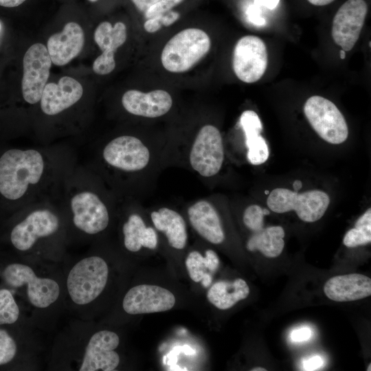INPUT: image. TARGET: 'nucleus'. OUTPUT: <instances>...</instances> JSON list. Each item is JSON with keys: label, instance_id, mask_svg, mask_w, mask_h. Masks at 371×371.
Here are the masks:
<instances>
[{"label": "nucleus", "instance_id": "obj_1", "mask_svg": "<svg viewBox=\"0 0 371 371\" xmlns=\"http://www.w3.org/2000/svg\"><path fill=\"white\" fill-rule=\"evenodd\" d=\"M78 162L74 148L66 144H0V224L29 205L57 202L65 177Z\"/></svg>", "mask_w": 371, "mask_h": 371}, {"label": "nucleus", "instance_id": "obj_2", "mask_svg": "<svg viewBox=\"0 0 371 371\" xmlns=\"http://www.w3.org/2000/svg\"><path fill=\"white\" fill-rule=\"evenodd\" d=\"M120 202L98 175L78 162L65 177L57 201L66 222L69 245L87 244L102 235Z\"/></svg>", "mask_w": 371, "mask_h": 371}, {"label": "nucleus", "instance_id": "obj_3", "mask_svg": "<svg viewBox=\"0 0 371 371\" xmlns=\"http://www.w3.org/2000/svg\"><path fill=\"white\" fill-rule=\"evenodd\" d=\"M69 246L65 217L55 201L29 205L0 224V249L17 257L60 264Z\"/></svg>", "mask_w": 371, "mask_h": 371}, {"label": "nucleus", "instance_id": "obj_4", "mask_svg": "<svg viewBox=\"0 0 371 371\" xmlns=\"http://www.w3.org/2000/svg\"><path fill=\"white\" fill-rule=\"evenodd\" d=\"M0 286L14 293L36 328L52 326L65 308L63 273L58 264L32 261L0 249Z\"/></svg>", "mask_w": 371, "mask_h": 371}, {"label": "nucleus", "instance_id": "obj_5", "mask_svg": "<svg viewBox=\"0 0 371 371\" xmlns=\"http://www.w3.org/2000/svg\"><path fill=\"white\" fill-rule=\"evenodd\" d=\"M155 153L142 138L122 133L94 146L85 162L120 199L131 198L139 178L153 164Z\"/></svg>", "mask_w": 371, "mask_h": 371}, {"label": "nucleus", "instance_id": "obj_6", "mask_svg": "<svg viewBox=\"0 0 371 371\" xmlns=\"http://www.w3.org/2000/svg\"><path fill=\"white\" fill-rule=\"evenodd\" d=\"M120 343L114 331L89 332L87 322L77 319L58 335L52 350L51 364L59 370L113 371L120 363L116 351Z\"/></svg>", "mask_w": 371, "mask_h": 371}, {"label": "nucleus", "instance_id": "obj_7", "mask_svg": "<svg viewBox=\"0 0 371 371\" xmlns=\"http://www.w3.org/2000/svg\"><path fill=\"white\" fill-rule=\"evenodd\" d=\"M62 268L65 308L76 319L89 321L94 304L103 295L109 283L110 269L106 259L93 251L69 259Z\"/></svg>", "mask_w": 371, "mask_h": 371}, {"label": "nucleus", "instance_id": "obj_8", "mask_svg": "<svg viewBox=\"0 0 371 371\" xmlns=\"http://www.w3.org/2000/svg\"><path fill=\"white\" fill-rule=\"evenodd\" d=\"M211 40L203 30L184 29L175 34L165 45L161 54L162 66L172 73L190 70L209 52Z\"/></svg>", "mask_w": 371, "mask_h": 371}, {"label": "nucleus", "instance_id": "obj_9", "mask_svg": "<svg viewBox=\"0 0 371 371\" xmlns=\"http://www.w3.org/2000/svg\"><path fill=\"white\" fill-rule=\"evenodd\" d=\"M31 325L0 326V368H36L41 349Z\"/></svg>", "mask_w": 371, "mask_h": 371}, {"label": "nucleus", "instance_id": "obj_10", "mask_svg": "<svg viewBox=\"0 0 371 371\" xmlns=\"http://www.w3.org/2000/svg\"><path fill=\"white\" fill-rule=\"evenodd\" d=\"M224 146L219 129L212 124L203 125L188 146L187 163L202 178L217 175L224 161Z\"/></svg>", "mask_w": 371, "mask_h": 371}, {"label": "nucleus", "instance_id": "obj_11", "mask_svg": "<svg viewBox=\"0 0 371 371\" xmlns=\"http://www.w3.org/2000/svg\"><path fill=\"white\" fill-rule=\"evenodd\" d=\"M267 203L268 207L274 212L295 210L302 221L313 223L324 216L330 203V198L321 190L299 194L286 188H276L269 194Z\"/></svg>", "mask_w": 371, "mask_h": 371}, {"label": "nucleus", "instance_id": "obj_12", "mask_svg": "<svg viewBox=\"0 0 371 371\" xmlns=\"http://www.w3.org/2000/svg\"><path fill=\"white\" fill-rule=\"evenodd\" d=\"M304 113L312 128L326 142L339 144L347 139L346 120L329 100L319 95L310 97L304 104Z\"/></svg>", "mask_w": 371, "mask_h": 371}, {"label": "nucleus", "instance_id": "obj_13", "mask_svg": "<svg viewBox=\"0 0 371 371\" xmlns=\"http://www.w3.org/2000/svg\"><path fill=\"white\" fill-rule=\"evenodd\" d=\"M52 63L47 47L34 43L25 52L23 59L21 93L23 100L30 106L39 103L49 76Z\"/></svg>", "mask_w": 371, "mask_h": 371}, {"label": "nucleus", "instance_id": "obj_14", "mask_svg": "<svg viewBox=\"0 0 371 371\" xmlns=\"http://www.w3.org/2000/svg\"><path fill=\"white\" fill-rule=\"evenodd\" d=\"M268 64L265 43L254 35H246L236 43L232 67L236 77L245 83H254L264 75Z\"/></svg>", "mask_w": 371, "mask_h": 371}, {"label": "nucleus", "instance_id": "obj_15", "mask_svg": "<svg viewBox=\"0 0 371 371\" xmlns=\"http://www.w3.org/2000/svg\"><path fill=\"white\" fill-rule=\"evenodd\" d=\"M119 210L123 217L120 226L122 244L124 249L131 253L139 251L142 248L154 249L158 245V236L155 227L147 226L146 222L131 199L120 200Z\"/></svg>", "mask_w": 371, "mask_h": 371}, {"label": "nucleus", "instance_id": "obj_16", "mask_svg": "<svg viewBox=\"0 0 371 371\" xmlns=\"http://www.w3.org/2000/svg\"><path fill=\"white\" fill-rule=\"evenodd\" d=\"M368 13L365 0H347L335 13L331 34L334 42L346 52L356 44Z\"/></svg>", "mask_w": 371, "mask_h": 371}, {"label": "nucleus", "instance_id": "obj_17", "mask_svg": "<svg viewBox=\"0 0 371 371\" xmlns=\"http://www.w3.org/2000/svg\"><path fill=\"white\" fill-rule=\"evenodd\" d=\"M84 89L75 78L63 76L58 82L47 83L39 102L41 113L55 118L74 108L82 99Z\"/></svg>", "mask_w": 371, "mask_h": 371}, {"label": "nucleus", "instance_id": "obj_18", "mask_svg": "<svg viewBox=\"0 0 371 371\" xmlns=\"http://www.w3.org/2000/svg\"><path fill=\"white\" fill-rule=\"evenodd\" d=\"M175 304V295L157 285L139 284L131 288L122 300L123 310L129 315L164 312Z\"/></svg>", "mask_w": 371, "mask_h": 371}, {"label": "nucleus", "instance_id": "obj_19", "mask_svg": "<svg viewBox=\"0 0 371 371\" xmlns=\"http://www.w3.org/2000/svg\"><path fill=\"white\" fill-rule=\"evenodd\" d=\"M94 41L102 51L93 63V70L98 75H106L115 67V52L126 41V25L117 22L113 25L108 21L100 23L94 32Z\"/></svg>", "mask_w": 371, "mask_h": 371}, {"label": "nucleus", "instance_id": "obj_20", "mask_svg": "<svg viewBox=\"0 0 371 371\" xmlns=\"http://www.w3.org/2000/svg\"><path fill=\"white\" fill-rule=\"evenodd\" d=\"M186 214L190 225L201 237L214 245L223 243L225 235L221 219L211 199L201 198L190 203Z\"/></svg>", "mask_w": 371, "mask_h": 371}, {"label": "nucleus", "instance_id": "obj_21", "mask_svg": "<svg viewBox=\"0 0 371 371\" xmlns=\"http://www.w3.org/2000/svg\"><path fill=\"white\" fill-rule=\"evenodd\" d=\"M121 104L128 113L146 118H157L168 113L173 104L172 98L165 90L142 92L137 89L126 91Z\"/></svg>", "mask_w": 371, "mask_h": 371}, {"label": "nucleus", "instance_id": "obj_22", "mask_svg": "<svg viewBox=\"0 0 371 371\" xmlns=\"http://www.w3.org/2000/svg\"><path fill=\"white\" fill-rule=\"evenodd\" d=\"M84 45L85 33L82 27L77 23L69 22L60 32L48 38L47 49L52 64L63 66L81 52Z\"/></svg>", "mask_w": 371, "mask_h": 371}, {"label": "nucleus", "instance_id": "obj_23", "mask_svg": "<svg viewBox=\"0 0 371 371\" xmlns=\"http://www.w3.org/2000/svg\"><path fill=\"white\" fill-rule=\"evenodd\" d=\"M324 291L335 302L359 300L371 295V279L360 273L334 276L325 283Z\"/></svg>", "mask_w": 371, "mask_h": 371}, {"label": "nucleus", "instance_id": "obj_24", "mask_svg": "<svg viewBox=\"0 0 371 371\" xmlns=\"http://www.w3.org/2000/svg\"><path fill=\"white\" fill-rule=\"evenodd\" d=\"M153 227L164 234L169 245L175 249L185 248L188 241L186 223L175 209L163 206L150 214Z\"/></svg>", "mask_w": 371, "mask_h": 371}, {"label": "nucleus", "instance_id": "obj_25", "mask_svg": "<svg viewBox=\"0 0 371 371\" xmlns=\"http://www.w3.org/2000/svg\"><path fill=\"white\" fill-rule=\"evenodd\" d=\"M249 293V288L247 282L237 278L233 282L219 281L214 283L208 290L207 298L218 309L226 310L247 298Z\"/></svg>", "mask_w": 371, "mask_h": 371}, {"label": "nucleus", "instance_id": "obj_26", "mask_svg": "<svg viewBox=\"0 0 371 371\" xmlns=\"http://www.w3.org/2000/svg\"><path fill=\"white\" fill-rule=\"evenodd\" d=\"M285 233L281 226H271L254 232L246 247L250 251H260L268 258L279 256L284 247Z\"/></svg>", "mask_w": 371, "mask_h": 371}, {"label": "nucleus", "instance_id": "obj_27", "mask_svg": "<svg viewBox=\"0 0 371 371\" xmlns=\"http://www.w3.org/2000/svg\"><path fill=\"white\" fill-rule=\"evenodd\" d=\"M218 265V257L212 249L206 250L205 256L198 251H192L186 260V267L190 278L194 282H201L205 287L211 284L212 274L216 271Z\"/></svg>", "mask_w": 371, "mask_h": 371}, {"label": "nucleus", "instance_id": "obj_28", "mask_svg": "<svg viewBox=\"0 0 371 371\" xmlns=\"http://www.w3.org/2000/svg\"><path fill=\"white\" fill-rule=\"evenodd\" d=\"M22 324L34 326L24 313L14 293L8 289L0 286V326Z\"/></svg>", "mask_w": 371, "mask_h": 371}, {"label": "nucleus", "instance_id": "obj_29", "mask_svg": "<svg viewBox=\"0 0 371 371\" xmlns=\"http://www.w3.org/2000/svg\"><path fill=\"white\" fill-rule=\"evenodd\" d=\"M240 124L245 134L247 150L266 144L260 135L262 124L258 114L252 110L243 111L240 117Z\"/></svg>", "mask_w": 371, "mask_h": 371}, {"label": "nucleus", "instance_id": "obj_30", "mask_svg": "<svg viewBox=\"0 0 371 371\" xmlns=\"http://www.w3.org/2000/svg\"><path fill=\"white\" fill-rule=\"evenodd\" d=\"M371 242V209L369 208L361 216L355 227L345 235L343 243L348 247H356Z\"/></svg>", "mask_w": 371, "mask_h": 371}, {"label": "nucleus", "instance_id": "obj_31", "mask_svg": "<svg viewBox=\"0 0 371 371\" xmlns=\"http://www.w3.org/2000/svg\"><path fill=\"white\" fill-rule=\"evenodd\" d=\"M270 214L269 210L258 205H251L246 207L243 216L245 225L253 232L262 229L264 227V216Z\"/></svg>", "mask_w": 371, "mask_h": 371}, {"label": "nucleus", "instance_id": "obj_32", "mask_svg": "<svg viewBox=\"0 0 371 371\" xmlns=\"http://www.w3.org/2000/svg\"><path fill=\"white\" fill-rule=\"evenodd\" d=\"M183 0H161L149 8L145 12V17L148 19L157 15L166 13L175 6L181 3Z\"/></svg>", "mask_w": 371, "mask_h": 371}, {"label": "nucleus", "instance_id": "obj_33", "mask_svg": "<svg viewBox=\"0 0 371 371\" xmlns=\"http://www.w3.org/2000/svg\"><path fill=\"white\" fill-rule=\"evenodd\" d=\"M312 336V329L309 326H302L291 331L289 339L293 343H302L309 340Z\"/></svg>", "mask_w": 371, "mask_h": 371}, {"label": "nucleus", "instance_id": "obj_34", "mask_svg": "<svg viewBox=\"0 0 371 371\" xmlns=\"http://www.w3.org/2000/svg\"><path fill=\"white\" fill-rule=\"evenodd\" d=\"M324 363V361L322 357L313 355L302 361V370L306 371L317 370L322 368Z\"/></svg>", "mask_w": 371, "mask_h": 371}, {"label": "nucleus", "instance_id": "obj_35", "mask_svg": "<svg viewBox=\"0 0 371 371\" xmlns=\"http://www.w3.org/2000/svg\"><path fill=\"white\" fill-rule=\"evenodd\" d=\"M162 26L161 14L148 19L144 24L145 30L149 33L157 32Z\"/></svg>", "mask_w": 371, "mask_h": 371}, {"label": "nucleus", "instance_id": "obj_36", "mask_svg": "<svg viewBox=\"0 0 371 371\" xmlns=\"http://www.w3.org/2000/svg\"><path fill=\"white\" fill-rule=\"evenodd\" d=\"M180 15L175 11H168L166 13L161 14V20L163 26H169L173 24L179 18Z\"/></svg>", "mask_w": 371, "mask_h": 371}, {"label": "nucleus", "instance_id": "obj_37", "mask_svg": "<svg viewBox=\"0 0 371 371\" xmlns=\"http://www.w3.org/2000/svg\"><path fill=\"white\" fill-rule=\"evenodd\" d=\"M137 8L141 12H145L149 8L161 0H131Z\"/></svg>", "mask_w": 371, "mask_h": 371}, {"label": "nucleus", "instance_id": "obj_38", "mask_svg": "<svg viewBox=\"0 0 371 371\" xmlns=\"http://www.w3.org/2000/svg\"><path fill=\"white\" fill-rule=\"evenodd\" d=\"M26 0H0V5L5 8H14L20 5Z\"/></svg>", "mask_w": 371, "mask_h": 371}, {"label": "nucleus", "instance_id": "obj_39", "mask_svg": "<svg viewBox=\"0 0 371 371\" xmlns=\"http://www.w3.org/2000/svg\"><path fill=\"white\" fill-rule=\"evenodd\" d=\"M311 4L316 6H324L330 4L335 0H307Z\"/></svg>", "mask_w": 371, "mask_h": 371}, {"label": "nucleus", "instance_id": "obj_40", "mask_svg": "<svg viewBox=\"0 0 371 371\" xmlns=\"http://www.w3.org/2000/svg\"><path fill=\"white\" fill-rule=\"evenodd\" d=\"M302 186V183L300 180H295L293 183V188L295 192H298Z\"/></svg>", "mask_w": 371, "mask_h": 371}, {"label": "nucleus", "instance_id": "obj_41", "mask_svg": "<svg viewBox=\"0 0 371 371\" xmlns=\"http://www.w3.org/2000/svg\"><path fill=\"white\" fill-rule=\"evenodd\" d=\"M251 371H266L267 370L264 368H254L251 370Z\"/></svg>", "mask_w": 371, "mask_h": 371}, {"label": "nucleus", "instance_id": "obj_42", "mask_svg": "<svg viewBox=\"0 0 371 371\" xmlns=\"http://www.w3.org/2000/svg\"><path fill=\"white\" fill-rule=\"evenodd\" d=\"M345 56H346V52L344 51L343 49L341 50V51H340V58H341V59H344Z\"/></svg>", "mask_w": 371, "mask_h": 371}, {"label": "nucleus", "instance_id": "obj_43", "mask_svg": "<svg viewBox=\"0 0 371 371\" xmlns=\"http://www.w3.org/2000/svg\"><path fill=\"white\" fill-rule=\"evenodd\" d=\"M265 194H269V192L268 190H265Z\"/></svg>", "mask_w": 371, "mask_h": 371}, {"label": "nucleus", "instance_id": "obj_44", "mask_svg": "<svg viewBox=\"0 0 371 371\" xmlns=\"http://www.w3.org/2000/svg\"><path fill=\"white\" fill-rule=\"evenodd\" d=\"M88 1H91V2H95V1H97L98 0H88Z\"/></svg>", "mask_w": 371, "mask_h": 371}, {"label": "nucleus", "instance_id": "obj_45", "mask_svg": "<svg viewBox=\"0 0 371 371\" xmlns=\"http://www.w3.org/2000/svg\"><path fill=\"white\" fill-rule=\"evenodd\" d=\"M370 365H371V364L369 365V368H368L367 370H369V371H370V370H371V369H370Z\"/></svg>", "mask_w": 371, "mask_h": 371}]
</instances>
